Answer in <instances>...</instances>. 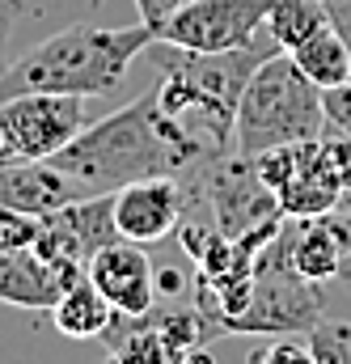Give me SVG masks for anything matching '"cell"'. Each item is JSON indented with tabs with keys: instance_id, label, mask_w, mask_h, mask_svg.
Wrapping results in <instances>:
<instances>
[{
	"instance_id": "obj_1",
	"label": "cell",
	"mask_w": 351,
	"mask_h": 364,
	"mask_svg": "<svg viewBox=\"0 0 351 364\" xmlns=\"http://www.w3.org/2000/svg\"><path fill=\"white\" fill-rule=\"evenodd\" d=\"M212 157L216 153H207L157 106V90H148L106 119H89L85 132L51 161L81 182L85 195H114L119 186L140 178H186Z\"/></svg>"
},
{
	"instance_id": "obj_2",
	"label": "cell",
	"mask_w": 351,
	"mask_h": 364,
	"mask_svg": "<svg viewBox=\"0 0 351 364\" xmlns=\"http://www.w3.org/2000/svg\"><path fill=\"white\" fill-rule=\"evenodd\" d=\"M279 47H237V51H186L170 43H148L144 55L161 68L157 106L207 153H233L237 106L254 68Z\"/></svg>"
},
{
	"instance_id": "obj_3",
	"label": "cell",
	"mask_w": 351,
	"mask_h": 364,
	"mask_svg": "<svg viewBox=\"0 0 351 364\" xmlns=\"http://www.w3.org/2000/svg\"><path fill=\"white\" fill-rule=\"evenodd\" d=\"M153 30L140 26H68L26 55L9 60L0 73V102L17 93H72V97H110L127 81V68L144 55Z\"/></svg>"
},
{
	"instance_id": "obj_4",
	"label": "cell",
	"mask_w": 351,
	"mask_h": 364,
	"mask_svg": "<svg viewBox=\"0 0 351 364\" xmlns=\"http://www.w3.org/2000/svg\"><path fill=\"white\" fill-rule=\"evenodd\" d=\"M330 127L322 90L296 68V60L284 51H271L254 68L250 85L237 106V127H233V153L242 157H263L271 149L313 140Z\"/></svg>"
},
{
	"instance_id": "obj_5",
	"label": "cell",
	"mask_w": 351,
	"mask_h": 364,
	"mask_svg": "<svg viewBox=\"0 0 351 364\" xmlns=\"http://www.w3.org/2000/svg\"><path fill=\"white\" fill-rule=\"evenodd\" d=\"M178 182L186 191V216L190 220H207L225 237L246 242L254 250L284 220V208H279L275 191L263 182L254 157L225 153V157L203 161L199 170H190Z\"/></svg>"
},
{
	"instance_id": "obj_6",
	"label": "cell",
	"mask_w": 351,
	"mask_h": 364,
	"mask_svg": "<svg viewBox=\"0 0 351 364\" xmlns=\"http://www.w3.org/2000/svg\"><path fill=\"white\" fill-rule=\"evenodd\" d=\"M322 284L301 275L284 246V220L254 255L250 301L225 322V335H309L322 322Z\"/></svg>"
},
{
	"instance_id": "obj_7",
	"label": "cell",
	"mask_w": 351,
	"mask_h": 364,
	"mask_svg": "<svg viewBox=\"0 0 351 364\" xmlns=\"http://www.w3.org/2000/svg\"><path fill=\"white\" fill-rule=\"evenodd\" d=\"M259 161L263 182L275 191L284 216H322L343 208V174H339V153L330 127L313 140L271 149Z\"/></svg>"
},
{
	"instance_id": "obj_8",
	"label": "cell",
	"mask_w": 351,
	"mask_h": 364,
	"mask_svg": "<svg viewBox=\"0 0 351 364\" xmlns=\"http://www.w3.org/2000/svg\"><path fill=\"white\" fill-rule=\"evenodd\" d=\"M85 97L17 93L0 102V161H43L85 132Z\"/></svg>"
},
{
	"instance_id": "obj_9",
	"label": "cell",
	"mask_w": 351,
	"mask_h": 364,
	"mask_svg": "<svg viewBox=\"0 0 351 364\" xmlns=\"http://www.w3.org/2000/svg\"><path fill=\"white\" fill-rule=\"evenodd\" d=\"M266 13L271 0H186L153 38L186 51H237L254 47L259 30H266Z\"/></svg>"
},
{
	"instance_id": "obj_10",
	"label": "cell",
	"mask_w": 351,
	"mask_h": 364,
	"mask_svg": "<svg viewBox=\"0 0 351 364\" xmlns=\"http://www.w3.org/2000/svg\"><path fill=\"white\" fill-rule=\"evenodd\" d=\"M186 216V191L182 182L161 174V178H140L114 191V225L123 242H161L174 229H182Z\"/></svg>"
},
{
	"instance_id": "obj_11",
	"label": "cell",
	"mask_w": 351,
	"mask_h": 364,
	"mask_svg": "<svg viewBox=\"0 0 351 364\" xmlns=\"http://www.w3.org/2000/svg\"><path fill=\"white\" fill-rule=\"evenodd\" d=\"M284 246L292 267L318 284L339 279V267L351 250V212H322V216H284Z\"/></svg>"
},
{
	"instance_id": "obj_12",
	"label": "cell",
	"mask_w": 351,
	"mask_h": 364,
	"mask_svg": "<svg viewBox=\"0 0 351 364\" xmlns=\"http://www.w3.org/2000/svg\"><path fill=\"white\" fill-rule=\"evenodd\" d=\"M34 237L21 242V246H4L0 250V301L21 305V309H51L60 301V292L72 279H81L85 272L60 267L55 259L43 255V246Z\"/></svg>"
},
{
	"instance_id": "obj_13",
	"label": "cell",
	"mask_w": 351,
	"mask_h": 364,
	"mask_svg": "<svg viewBox=\"0 0 351 364\" xmlns=\"http://www.w3.org/2000/svg\"><path fill=\"white\" fill-rule=\"evenodd\" d=\"M85 272L119 314H148L157 305V272L140 242H110L89 259Z\"/></svg>"
},
{
	"instance_id": "obj_14",
	"label": "cell",
	"mask_w": 351,
	"mask_h": 364,
	"mask_svg": "<svg viewBox=\"0 0 351 364\" xmlns=\"http://www.w3.org/2000/svg\"><path fill=\"white\" fill-rule=\"evenodd\" d=\"M72 199H85L81 182L64 174L51 157L43 161H0V208L17 216H47Z\"/></svg>"
},
{
	"instance_id": "obj_15",
	"label": "cell",
	"mask_w": 351,
	"mask_h": 364,
	"mask_svg": "<svg viewBox=\"0 0 351 364\" xmlns=\"http://www.w3.org/2000/svg\"><path fill=\"white\" fill-rule=\"evenodd\" d=\"M51 318H55V331L68 339H102L114 318V305L102 296V288L85 272L60 292V301L51 305Z\"/></svg>"
},
{
	"instance_id": "obj_16",
	"label": "cell",
	"mask_w": 351,
	"mask_h": 364,
	"mask_svg": "<svg viewBox=\"0 0 351 364\" xmlns=\"http://www.w3.org/2000/svg\"><path fill=\"white\" fill-rule=\"evenodd\" d=\"M296 60V68L318 85V90H339L351 81V47L347 38L339 34V26L330 21L326 30H318L313 38H305L301 47L288 51Z\"/></svg>"
},
{
	"instance_id": "obj_17",
	"label": "cell",
	"mask_w": 351,
	"mask_h": 364,
	"mask_svg": "<svg viewBox=\"0 0 351 364\" xmlns=\"http://www.w3.org/2000/svg\"><path fill=\"white\" fill-rule=\"evenodd\" d=\"M326 26H330V4L326 0H271L266 34H271V43L279 51L301 47L305 38H313Z\"/></svg>"
},
{
	"instance_id": "obj_18",
	"label": "cell",
	"mask_w": 351,
	"mask_h": 364,
	"mask_svg": "<svg viewBox=\"0 0 351 364\" xmlns=\"http://www.w3.org/2000/svg\"><path fill=\"white\" fill-rule=\"evenodd\" d=\"M318 364H351V322L347 318H322L305 335Z\"/></svg>"
},
{
	"instance_id": "obj_19",
	"label": "cell",
	"mask_w": 351,
	"mask_h": 364,
	"mask_svg": "<svg viewBox=\"0 0 351 364\" xmlns=\"http://www.w3.org/2000/svg\"><path fill=\"white\" fill-rule=\"evenodd\" d=\"M250 364H318L309 343H292L288 335H279V343H271L263 352H250Z\"/></svg>"
},
{
	"instance_id": "obj_20",
	"label": "cell",
	"mask_w": 351,
	"mask_h": 364,
	"mask_svg": "<svg viewBox=\"0 0 351 364\" xmlns=\"http://www.w3.org/2000/svg\"><path fill=\"white\" fill-rule=\"evenodd\" d=\"M322 102H326V119L335 132H343L351 140V81L339 85V90H322Z\"/></svg>"
},
{
	"instance_id": "obj_21",
	"label": "cell",
	"mask_w": 351,
	"mask_h": 364,
	"mask_svg": "<svg viewBox=\"0 0 351 364\" xmlns=\"http://www.w3.org/2000/svg\"><path fill=\"white\" fill-rule=\"evenodd\" d=\"M38 233V216H17V212H4L0 208V250L4 246H21Z\"/></svg>"
},
{
	"instance_id": "obj_22",
	"label": "cell",
	"mask_w": 351,
	"mask_h": 364,
	"mask_svg": "<svg viewBox=\"0 0 351 364\" xmlns=\"http://www.w3.org/2000/svg\"><path fill=\"white\" fill-rule=\"evenodd\" d=\"M26 13H34L26 0H0V73L9 68V38H13V26H17Z\"/></svg>"
},
{
	"instance_id": "obj_23",
	"label": "cell",
	"mask_w": 351,
	"mask_h": 364,
	"mask_svg": "<svg viewBox=\"0 0 351 364\" xmlns=\"http://www.w3.org/2000/svg\"><path fill=\"white\" fill-rule=\"evenodd\" d=\"M182 4H186V0H136V13H140V21H144L148 30H157L166 17H174Z\"/></svg>"
},
{
	"instance_id": "obj_24",
	"label": "cell",
	"mask_w": 351,
	"mask_h": 364,
	"mask_svg": "<svg viewBox=\"0 0 351 364\" xmlns=\"http://www.w3.org/2000/svg\"><path fill=\"white\" fill-rule=\"evenodd\" d=\"M330 4V21L339 26V34L347 38V47H351V0H326Z\"/></svg>"
},
{
	"instance_id": "obj_25",
	"label": "cell",
	"mask_w": 351,
	"mask_h": 364,
	"mask_svg": "<svg viewBox=\"0 0 351 364\" xmlns=\"http://www.w3.org/2000/svg\"><path fill=\"white\" fill-rule=\"evenodd\" d=\"M174 364H216V360H212V352H207V348H190V352H182Z\"/></svg>"
},
{
	"instance_id": "obj_26",
	"label": "cell",
	"mask_w": 351,
	"mask_h": 364,
	"mask_svg": "<svg viewBox=\"0 0 351 364\" xmlns=\"http://www.w3.org/2000/svg\"><path fill=\"white\" fill-rule=\"evenodd\" d=\"M339 284L351 292V250H347V259H343V267H339Z\"/></svg>"
},
{
	"instance_id": "obj_27",
	"label": "cell",
	"mask_w": 351,
	"mask_h": 364,
	"mask_svg": "<svg viewBox=\"0 0 351 364\" xmlns=\"http://www.w3.org/2000/svg\"><path fill=\"white\" fill-rule=\"evenodd\" d=\"M102 4H106V0H89V9H102Z\"/></svg>"
}]
</instances>
